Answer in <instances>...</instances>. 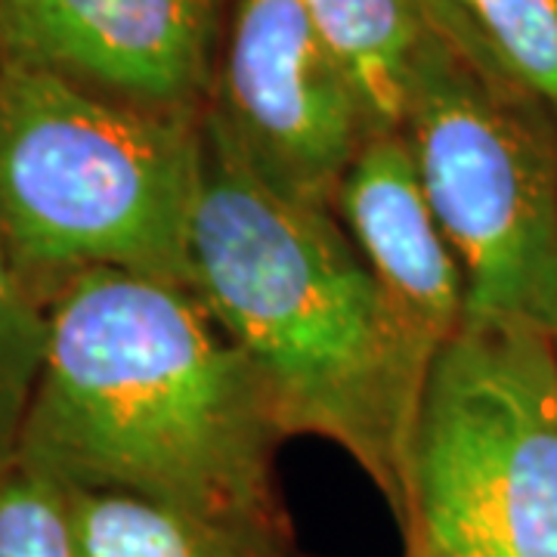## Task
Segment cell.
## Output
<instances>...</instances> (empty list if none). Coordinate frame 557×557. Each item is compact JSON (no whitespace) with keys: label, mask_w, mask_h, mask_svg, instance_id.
Segmentation results:
<instances>
[{"label":"cell","mask_w":557,"mask_h":557,"mask_svg":"<svg viewBox=\"0 0 557 557\" xmlns=\"http://www.w3.org/2000/svg\"><path fill=\"white\" fill-rule=\"evenodd\" d=\"M282 440L258 372L189 285L97 270L53 295L20 461L72 490L292 530Z\"/></svg>","instance_id":"1"},{"label":"cell","mask_w":557,"mask_h":557,"mask_svg":"<svg viewBox=\"0 0 557 557\" xmlns=\"http://www.w3.org/2000/svg\"><path fill=\"white\" fill-rule=\"evenodd\" d=\"M189 288L258 372L285 437L341 446L399 523L437 350L387 298L338 214L282 196L205 115Z\"/></svg>","instance_id":"2"},{"label":"cell","mask_w":557,"mask_h":557,"mask_svg":"<svg viewBox=\"0 0 557 557\" xmlns=\"http://www.w3.org/2000/svg\"><path fill=\"white\" fill-rule=\"evenodd\" d=\"M199 177L201 119L3 62L0 248L47 304L97 270L189 285Z\"/></svg>","instance_id":"3"},{"label":"cell","mask_w":557,"mask_h":557,"mask_svg":"<svg viewBox=\"0 0 557 557\" xmlns=\"http://www.w3.org/2000/svg\"><path fill=\"white\" fill-rule=\"evenodd\" d=\"M399 530L431 557H557V335L468 317L440 347Z\"/></svg>","instance_id":"4"},{"label":"cell","mask_w":557,"mask_h":557,"mask_svg":"<svg viewBox=\"0 0 557 557\" xmlns=\"http://www.w3.org/2000/svg\"><path fill=\"white\" fill-rule=\"evenodd\" d=\"M505 72L431 22L403 137L468 282V317L557 335V143Z\"/></svg>","instance_id":"5"},{"label":"cell","mask_w":557,"mask_h":557,"mask_svg":"<svg viewBox=\"0 0 557 557\" xmlns=\"http://www.w3.org/2000/svg\"><path fill=\"white\" fill-rule=\"evenodd\" d=\"M205 119L273 189L325 211L375 137L300 0H233Z\"/></svg>","instance_id":"6"},{"label":"cell","mask_w":557,"mask_h":557,"mask_svg":"<svg viewBox=\"0 0 557 557\" xmlns=\"http://www.w3.org/2000/svg\"><path fill=\"white\" fill-rule=\"evenodd\" d=\"M220 0H0L3 57L106 100L201 119L214 81Z\"/></svg>","instance_id":"7"},{"label":"cell","mask_w":557,"mask_h":557,"mask_svg":"<svg viewBox=\"0 0 557 557\" xmlns=\"http://www.w3.org/2000/svg\"><path fill=\"white\" fill-rule=\"evenodd\" d=\"M335 214L418 338L440 350L468 319V282L409 139L375 134L341 183Z\"/></svg>","instance_id":"8"},{"label":"cell","mask_w":557,"mask_h":557,"mask_svg":"<svg viewBox=\"0 0 557 557\" xmlns=\"http://www.w3.org/2000/svg\"><path fill=\"white\" fill-rule=\"evenodd\" d=\"M65 490L84 557H313L295 527L196 515L131 493Z\"/></svg>","instance_id":"9"},{"label":"cell","mask_w":557,"mask_h":557,"mask_svg":"<svg viewBox=\"0 0 557 557\" xmlns=\"http://www.w3.org/2000/svg\"><path fill=\"white\" fill-rule=\"evenodd\" d=\"M354 81L375 134H403L431 16L421 0H300Z\"/></svg>","instance_id":"10"},{"label":"cell","mask_w":557,"mask_h":557,"mask_svg":"<svg viewBox=\"0 0 557 557\" xmlns=\"http://www.w3.org/2000/svg\"><path fill=\"white\" fill-rule=\"evenodd\" d=\"M431 22L496 62L557 119V0H421Z\"/></svg>","instance_id":"11"},{"label":"cell","mask_w":557,"mask_h":557,"mask_svg":"<svg viewBox=\"0 0 557 557\" xmlns=\"http://www.w3.org/2000/svg\"><path fill=\"white\" fill-rule=\"evenodd\" d=\"M50 338V304L0 248V478L20 458V440Z\"/></svg>","instance_id":"12"},{"label":"cell","mask_w":557,"mask_h":557,"mask_svg":"<svg viewBox=\"0 0 557 557\" xmlns=\"http://www.w3.org/2000/svg\"><path fill=\"white\" fill-rule=\"evenodd\" d=\"M0 557H84L69 490L20 458L0 478Z\"/></svg>","instance_id":"13"},{"label":"cell","mask_w":557,"mask_h":557,"mask_svg":"<svg viewBox=\"0 0 557 557\" xmlns=\"http://www.w3.org/2000/svg\"><path fill=\"white\" fill-rule=\"evenodd\" d=\"M406 557H431L424 548H418L416 542H406Z\"/></svg>","instance_id":"14"},{"label":"cell","mask_w":557,"mask_h":557,"mask_svg":"<svg viewBox=\"0 0 557 557\" xmlns=\"http://www.w3.org/2000/svg\"><path fill=\"white\" fill-rule=\"evenodd\" d=\"M3 62H7V57H3V38H0V72H3Z\"/></svg>","instance_id":"15"}]
</instances>
